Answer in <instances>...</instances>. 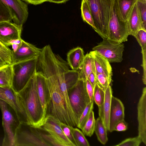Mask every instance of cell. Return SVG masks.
<instances>
[{"instance_id":"obj_1","label":"cell","mask_w":146,"mask_h":146,"mask_svg":"<svg viewBox=\"0 0 146 146\" xmlns=\"http://www.w3.org/2000/svg\"><path fill=\"white\" fill-rule=\"evenodd\" d=\"M36 71L44 77L50 93V100L46 116L51 115L68 125L77 127L76 123L68 111L61 93L57 76L53 70L46 64L40 63L38 65Z\"/></svg>"},{"instance_id":"obj_2","label":"cell","mask_w":146,"mask_h":146,"mask_svg":"<svg viewBox=\"0 0 146 146\" xmlns=\"http://www.w3.org/2000/svg\"><path fill=\"white\" fill-rule=\"evenodd\" d=\"M17 94L26 111L30 124L35 127H42L46 117L37 91L36 72Z\"/></svg>"},{"instance_id":"obj_3","label":"cell","mask_w":146,"mask_h":146,"mask_svg":"<svg viewBox=\"0 0 146 146\" xmlns=\"http://www.w3.org/2000/svg\"><path fill=\"white\" fill-rule=\"evenodd\" d=\"M108 16V39L119 43L127 41L129 35L127 22L121 19L117 0H110Z\"/></svg>"},{"instance_id":"obj_4","label":"cell","mask_w":146,"mask_h":146,"mask_svg":"<svg viewBox=\"0 0 146 146\" xmlns=\"http://www.w3.org/2000/svg\"><path fill=\"white\" fill-rule=\"evenodd\" d=\"M110 0H86L92 15L98 34L108 38L109 11Z\"/></svg>"},{"instance_id":"obj_5","label":"cell","mask_w":146,"mask_h":146,"mask_svg":"<svg viewBox=\"0 0 146 146\" xmlns=\"http://www.w3.org/2000/svg\"><path fill=\"white\" fill-rule=\"evenodd\" d=\"M2 125L4 132L3 146H15V134L20 122L14 110L7 103L0 99Z\"/></svg>"},{"instance_id":"obj_6","label":"cell","mask_w":146,"mask_h":146,"mask_svg":"<svg viewBox=\"0 0 146 146\" xmlns=\"http://www.w3.org/2000/svg\"><path fill=\"white\" fill-rule=\"evenodd\" d=\"M38 58L12 64L11 87L17 93L22 90L35 73Z\"/></svg>"},{"instance_id":"obj_7","label":"cell","mask_w":146,"mask_h":146,"mask_svg":"<svg viewBox=\"0 0 146 146\" xmlns=\"http://www.w3.org/2000/svg\"><path fill=\"white\" fill-rule=\"evenodd\" d=\"M68 93L71 106L78 124L82 112L90 102L86 90L85 81L79 79L75 84L68 90Z\"/></svg>"},{"instance_id":"obj_8","label":"cell","mask_w":146,"mask_h":146,"mask_svg":"<svg viewBox=\"0 0 146 146\" xmlns=\"http://www.w3.org/2000/svg\"><path fill=\"white\" fill-rule=\"evenodd\" d=\"M15 146H50L30 124L20 122L15 134Z\"/></svg>"},{"instance_id":"obj_9","label":"cell","mask_w":146,"mask_h":146,"mask_svg":"<svg viewBox=\"0 0 146 146\" xmlns=\"http://www.w3.org/2000/svg\"><path fill=\"white\" fill-rule=\"evenodd\" d=\"M124 48L122 43L103 38L92 50L106 58L110 63H119L123 59Z\"/></svg>"},{"instance_id":"obj_10","label":"cell","mask_w":146,"mask_h":146,"mask_svg":"<svg viewBox=\"0 0 146 146\" xmlns=\"http://www.w3.org/2000/svg\"><path fill=\"white\" fill-rule=\"evenodd\" d=\"M0 99L9 105L15 112L20 122L30 124L26 111L17 93L11 86H0Z\"/></svg>"},{"instance_id":"obj_11","label":"cell","mask_w":146,"mask_h":146,"mask_svg":"<svg viewBox=\"0 0 146 146\" xmlns=\"http://www.w3.org/2000/svg\"><path fill=\"white\" fill-rule=\"evenodd\" d=\"M1 0L9 10L13 23L23 28L28 15L27 5L21 0Z\"/></svg>"},{"instance_id":"obj_12","label":"cell","mask_w":146,"mask_h":146,"mask_svg":"<svg viewBox=\"0 0 146 146\" xmlns=\"http://www.w3.org/2000/svg\"><path fill=\"white\" fill-rule=\"evenodd\" d=\"M42 50L23 40L21 45L18 50L15 52L12 50V64L38 57Z\"/></svg>"},{"instance_id":"obj_13","label":"cell","mask_w":146,"mask_h":146,"mask_svg":"<svg viewBox=\"0 0 146 146\" xmlns=\"http://www.w3.org/2000/svg\"><path fill=\"white\" fill-rule=\"evenodd\" d=\"M60 121L54 117L47 115L44 124L41 127L62 143L64 146H74L64 135L60 126Z\"/></svg>"},{"instance_id":"obj_14","label":"cell","mask_w":146,"mask_h":146,"mask_svg":"<svg viewBox=\"0 0 146 146\" xmlns=\"http://www.w3.org/2000/svg\"><path fill=\"white\" fill-rule=\"evenodd\" d=\"M138 135L146 145V88H143L137 105Z\"/></svg>"},{"instance_id":"obj_15","label":"cell","mask_w":146,"mask_h":146,"mask_svg":"<svg viewBox=\"0 0 146 146\" xmlns=\"http://www.w3.org/2000/svg\"><path fill=\"white\" fill-rule=\"evenodd\" d=\"M124 107L121 101L112 96L111 100L109 131L111 132L118 122L124 120Z\"/></svg>"},{"instance_id":"obj_16","label":"cell","mask_w":146,"mask_h":146,"mask_svg":"<svg viewBox=\"0 0 146 146\" xmlns=\"http://www.w3.org/2000/svg\"><path fill=\"white\" fill-rule=\"evenodd\" d=\"M36 88L41 106L46 117L48 106L50 100L49 90L45 79L40 72L36 71Z\"/></svg>"},{"instance_id":"obj_17","label":"cell","mask_w":146,"mask_h":146,"mask_svg":"<svg viewBox=\"0 0 146 146\" xmlns=\"http://www.w3.org/2000/svg\"><path fill=\"white\" fill-rule=\"evenodd\" d=\"M22 29L10 21L0 22V41L5 45L9 40L21 38Z\"/></svg>"},{"instance_id":"obj_18","label":"cell","mask_w":146,"mask_h":146,"mask_svg":"<svg viewBox=\"0 0 146 146\" xmlns=\"http://www.w3.org/2000/svg\"><path fill=\"white\" fill-rule=\"evenodd\" d=\"M105 92L104 103L101 106H98V114L107 131H109L111 100L112 96V89L110 85L105 90Z\"/></svg>"},{"instance_id":"obj_19","label":"cell","mask_w":146,"mask_h":146,"mask_svg":"<svg viewBox=\"0 0 146 146\" xmlns=\"http://www.w3.org/2000/svg\"><path fill=\"white\" fill-rule=\"evenodd\" d=\"M89 53L92 57L94 61L96 75L101 74L111 78L112 68L107 59L94 51H91Z\"/></svg>"},{"instance_id":"obj_20","label":"cell","mask_w":146,"mask_h":146,"mask_svg":"<svg viewBox=\"0 0 146 146\" xmlns=\"http://www.w3.org/2000/svg\"><path fill=\"white\" fill-rule=\"evenodd\" d=\"M84 57V52L82 48L77 47L70 50L67 54V62L71 69L78 71Z\"/></svg>"},{"instance_id":"obj_21","label":"cell","mask_w":146,"mask_h":146,"mask_svg":"<svg viewBox=\"0 0 146 146\" xmlns=\"http://www.w3.org/2000/svg\"><path fill=\"white\" fill-rule=\"evenodd\" d=\"M127 22L129 35L134 36L139 30L143 29L139 14L137 2L130 11Z\"/></svg>"},{"instance_id":"obj_22","label":"cell","mask_w":146,"mask_h":146,"mask_svg":"<svg viewBox=\"0 0 146 146\" xmlns=\"http://www.w3.org/2000/svg\"><path fill=\"white\" fill-rule=\"evenodd\" d=\"M78 72L79 79L84 81L91 73L94 72L96 74L94 61L89 53L84 55L83 62Z\"/></svg>"},{"instance_id":"obj_23","label":"cell","mask_w":146,"mask_h":146,"mask_svg":"<svg viewBox=\"0 0 146 146\" xmlns=\"http://www.w3.org/2000/svg\"><path fill=\"white\" fill-rule=\"evenodd\" d=\"M137 0H117L119 11L121 19L127 21L129 15Z\"/></svg>"},{"instance_id":"obj_24","label":"cell","mask_w":146,"mask_h":146,"mask_svg":"<svg viewBox=\"0 0 146 146\" xmlns=\"http://www.w3.org/2000/svg\"><path fill=\"white\" fill-rule=\"evenodd\" d=\"M12 65L7 64L0 67V86H11Z\"/></svg>"},{"instance_id":"obj_25","label":"cell","mask_w":146,"mask_h":146,"mask_svg":"<svg viewBox=\"0 0 146 146\" xmlns=\"http://www.w3.org/2000/svg\"><path fill=\"white\" fill-rule=\"evenodd\" d=\"M81 15L83 21L90 25L97 33L98 30L95 26L92 15L86 0H82L81 7Z\"/></svg>"},{"instance_id":"obj_26","label":"cell","mask_w":146,"mask_h":146,"mask_svg":"<svg viewBox=\"0 0 146 146\" xmlns=\"http://www.w3.org/2000/svg\"><path fill=\"white\" fill-rule=\"evenodd\" d=\"M107 130L99 117L95 121L94 131L98 141L102 144L105 145L108 141Z\"/></svg>"},{"instance_id":"obj_27","label":"cell","mask_w":146,"mask_h":146,"mask_svg":"<svg viewBox=\"0 0 146 146\" xmlns=\"http://www.w3.org/2000/svg\"><path fill=\"white\" fill-rule=\"evenodd\" d=\"M35 128L36 132L50 146H64L61 143L58 141L48 131L41 127H35Z\"/></svg>"},{"instance_id":"obj_28","label":"cell","mask_w":146,"mask_h":146,"mask_svg":"<svg viewBox=\"0 0 146 146\" xmlns=\"http://www.w3.org/2000/svg\"><path fill=\"white\" fill-rule=\"evenodd\" d=\"M95 121L94 112L92 110L91 111L84 126L81 129L84 135L90 137L92 135L94 132Z\"/></svg>"},{"instance_id":"obj_29","label":"cell","mask_w":146,"mask_h":146,"mask_svg":"<svg viewBox=\"0 0 146 146\" xmlns=\"http://www.w3.org/2000/svg\"><path fill=\"white\" fill-rule=\"evenodd\" d=\"M71 129L77 146L90 145L82 132L78 128L72 127H71Z\"/></svg>"},{"instance_id":"obj_30","label":"cell","mask_w":146,"mask_h":146,"mask_svg":"<svg viewBox=\"0 0 146 146\" xmlns=\"http://www.w3.org/2000/svg\"><path fill=\"white\" fill-rule=\"evenodd\" d=\"M137 9L143 29L146 31V0H137Z\"/></svg>"},{"instance_id":"obj_31","label":"cell","mask_w":146,"mask_h":146,"mask_svg":"<svg viewBox=\"0 0 146 146\" xmlns=\"http://www.w3.org/2000/svg\"><path fill=\"white\" fill-rule=\"evenodd\" d=\"M94 102L89 103L82 112L78 121L77 127L82 129L88 119L91 111L94 108Z\"/></svg>"},{"instance_id":"obj_32","label":"cell","mask_w":146,"mask_h":146,"mask_svg":"<svg viewBox=\"0 0 146 146\" xmlns=\"http://www.w3.org/2000/svg\"><path fill=\"white\" fill-rule=\"evenodd\" d=\"M105 91L96 83L94 88V100L98 106H101L104 103Z\"/></svg>"},{"instance_id":"obj_33","label":"cell","mask_w":146,"mask_h":146,"mask_svg":"<svg viewBox=\"0 0 146 146\" xmlns=\"http://www.w3.org/2000/svg\"><path fill=\"white\" fill-rule=\"evenodd\" d=\"M0 57L7 64L12 65V50L0 41Z\"/></svg>"},{"instance_id":"obj_34","label":"cell","mask_w":146,"mask_h":146,"mask_svg":"<svg viewBox=\"0 0 146 146\" xmlns=\"http://www.w3.org/2000/svg\"><path fill=\"white\" fill-rule=\"evenodd\" d=\"M12 19V17L9 10L0 0V22L11 21Z\"/></svg>"},{"instance_id":"obj_35","label":"cell","mask_w":146,"mask_h":146,"mask_svg":"<svg viewBox=\"0 0 146 146\" xmlns=\"http://www.w3.org/2000/svg\"><path fill=\"white\" fill-rule=\"evenodd\" d=\"M96 83L100 87L105 91L110 85L111 78L101 74L96 75Z\"/></svg>"},{"instance_id":"obj_36","label":"cell","mask_w":146,"mask_h":146,"mask_svg":"<svg viewBox=\"0 0 146 146\" xmlns=\"http://www.w3.org/2000/svg\"><path fill=\"white\" fill-rule=\"evenodd\" d=\"M141 142V138L138 136L135 137L126 139L115 146H139Z\"/></svg>"},{"instance_id":"obj_37","label":"cell","mask_w":146,"mask_h":146,"mask_svg":"<svg viewBox=\"0 0 146 146\" xmlns=\"http://www.w3.org/2000/svg\"><path fill=\"white\" fill-rule=\"evenodd\" d=\"M60 126L66 137L73 144L77 146L71 129V127L60 121Z\"/></svg>"},{"instance_id":"obj_38","label":"cell","mask_w":146,"mask_h":146,"mask_svg":"<svg viewBox=\"0 0 146 146\" xmlns=\"http://www.w3.org/2000/svg\"><path fill=\"white\" fill-rule=\"evenodd\" d=\"M135 37L141 48V50H146V31L141 29L137 33Z\"/></svg>"},{"instance_id":"obj_39","label":"cell","mask_w":146,"mask_h":146,"mask_svg":"<svg viewBox=\"0 0 146 146\" xmlns=\"http://www.w3.org/2000/svg\"><path fill=\"white\" fill-rule=\"evenodd\" d=\"M141 53L142 55V66L143 69V75L142 80L143 83L146 84V50H142Z\"/></svg>"},{"instance_id":"obj_40","label":"cell","mask_w":146,"mask_h":146,"mask_svg":"<svg viewBox=\"0 0 146 146\" xmlns=\"http://www.w3.org/2000/svg\"><path fill=\"white\" fill-rule=\"evenodd\" d=\"M85 83L86 90L90 102H94V88L88 79L85 80Z\"/></svg>"},{"instance_id":"obj_41","label":"cell","mask_w":146,"mask_h":146,"mask_svg":"<svg viewBox=\"0 0 146 146\" xmlns=\"http://www.w3.org/2000/svg\"><path fill=\"white\" fill-rule=\"evenodd\" d=\"M127 129V124L124 120L118 122L116 125L114 131H124Z\"/></svg>"},{"instance_id":"obj_42","label":"cell","mask_w":146,"mask_h":146,"mask_svg":"<svg viewBox=\"0 0 146 146\" xmlns=\"http://www.w3.org/2000/svg\"><path fill=\"white\" fill-rule=\"evenodd\" d=\"M87 79L89 80L93 87L94 88V87L96 83V74L94 72L91 73L88 76Z\"/></svg>"},{"instance_id":"obj_43","label":"cell","mask_w":146,"mask_h":146,"mask_svg":"<svg viewBox=\"0 0 146 146\" xmlns=\"http://www.w3.org/2000/svg\"><path fill=\"white\" fill-rule=\"evenodd\" d=\"M23 40L21 38L11 39L8 41L5 45L7 46H9L13 44H20L22 42Z\"/></svg>"},{"instance_id":"obj_44","label":"cell","mask_w":146,"mask_h":146,"mask_svg":"<svg viewBox=\"0 0 146 146\" xmlns=\"http://www.w3.org/2000/svg\"><path fill=\"white\" fill-rule=\"evenodd\" d=\"M28 3L34 5H37L47 1V0H22Z\"/></svg>"},{"instance_id":"obj_45","label":"cell","mask_w":146,"mask_h":146,"mask_svg":"<svg viewBox=\"0 0 146 146\" xmlns=\"http://www.w3.org/2000/svg\"><path fill=\"white\" fill-rule=\"evenodd\" d=\"M22 42L20 44H12L11 45L12 48V51L13 52H15L21 46Z\"/></svg>"},{"instance_id":"obj_46","label":"cell","mask_w":146,"mask_h":146,"mask_svg":"<svg viewBox=\"0 0 146 146\" xmlns=\"http://www.w3.org/2000/svg\"><path fill=\"white\" fill-rule=\"evenodd\" d=\"M68 0H47V1L56 3H65Z\"/></svg>"},{"instance_id":"obj_47","label":"cell","mask_w":146,"mask_h":146,"mask_svg":"<svg viewBox=\"0 0 146 146\" xmlns=\"http://www.w3.org/2000/svg\"><path fill=\"white\" fill-rule=\"evenodd\" d=\"M7 64L0 57V67Z\"/></svg>"},{"instance_id":"obj_48","label":"cell","mask_w":146,"mask_h":146,"mask_svg":"<svg viewBox=\"0 0 146 146\" xmlns=\"http://www.w3.org/2000/svg\"></svg>"}]
</instances>
